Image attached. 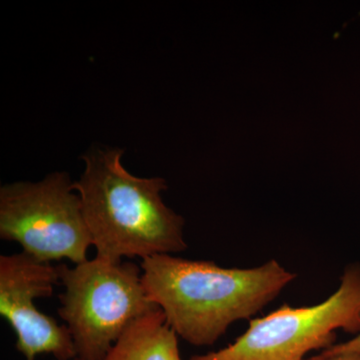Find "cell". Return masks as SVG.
I'll return each instance as SVG.
<instances>
[{"instance_id": "6da1fadb", "label": "cell", "mask_w": 360, "mask_h": 360, "mask_svg": "<svg viewBox=\"0 0 360 360\" xmlns=\"http://www.w3.org/2000/svg\"><path fill=\"white\" fill-rule=\"evenodd\" d=\"M141 267L149 298L179 338L195 347L214 345L234 322L257 314L295 278L276 259L225 269L158 255L142 259Z\"/></svg>"}, {"instance_id": "7a4b0ae2", "label": "cell", "mask_w": 360, "mask_h": 360, "mask_svg": "<svg viewBox=\"0 0 360 360\" xmlns=\"http://www.w3.org/2000/svg\"><path fill=\"white\" fill-rule=\"evenodd\" d=\"M123 153L92 149L82 158L84 174L73 182L96 257L116 264L186 250L184 217L161 198L167 181L132 175L122 165Z\"/></svg>"}, {"instance_id": "3957f363", "label": "cell", "mask_w": 360, "mask_h": 360, "mask_svg": "<svg viewBox=\"0 0 360 360\" xmlns=\"http://www.w3.org/2000/svg\"><path fill=\"white\" fill-rule=\"evenodd\" d=\"M60 285L59 317L70 330L77 357L103 360L132 323L160 309L149 298L142 269L134 262L86 260L56 265Z\"/></svg>"}, {"instance_id": "277c9868", "label": "cell", "mask_w": 360, "mask_h": 360, "mask_svg": "<svg viewBox=\"0 0 360 360\" xmlns=\"http://www.w3.org/2000/svg\"><path fill=\"white\" fill-rule=\"evenodd\" d=\"M338 330L360 333V264L347 266L338 290L311 307L283 305L250 326L226 347L189 360H305L333 347Z\"/></svg>"}, {"instance_id": "5b68a950", "label": "cell", "mask_w": 360, "mask_h": 360, "mask_svg": "<svg viewBox=\"0 0 360 360\" xmlns=\"http://www.w3.org/2000/svg\"><path fill=\"white\" fill-rule=\"evenodd\" d=\"M75 191L66 172L1 186L0 238L18 243L23 252L46 264L86 262L92 238Z\"/></svg>"}, {"instance_id": "8992f818", "label": "cell", "mask_w": 360, "mask_h": 360, "mask_svg": "<svg viewBox=\"0 0 360 360\" xmlns=\"http://www.w3.org/2000/svg\"><path fill=\"white\" fill-rule=\"evenodd\" d=\"M60 285L58 269L27 253L0 257V314L16 335V349L25 360L51 354L54 360L77 357L70 330L42 314L37 298L51 297Z\"/></svg>"}, {"instance_id": "52a82bcc", "label": "cell", "mask_w": 360, "mask_h": 360, "mask_svg": "<svg viewBox=\"0 0 360 360\" xmlns=\"http://www.w3.org/2000/svg\"><path fill=\"white\" fill-rule=\"evenodd\" d=\"M103 360H182L179 335L158 309L135 321Z\"/></svg>"}, {"instance_id": "ba28073f", "label": "cell", "mask_w": 360, "mask_h": 360, "mask_svg": "<svg viewBox=\"0 0 360 360\" xmlns=\"http://www.w3.org/2000/svg\"><path fill=\"white\" fill-rule=\"evenodd\" d=\"M328 354H343V352H360V333L354 335L352 340L345 342L333 345V347L324 349Z\"/></svg>"}, {"instance_id": "9c48e42d", "label": "cell", "mask_w": 360, "mask_h": 360, "mask_svg": "<svg viewBox=\"0 0 360 360\" xmlns=\"http://www.w3.org/2000/svg\"><path fill=\"white\" fill-rule=\"evenodd\" d=\"M310 360H360V352H343V354H328L322 352Z\"/></svg>"}, {"instance_id": "30bf717a", "label": "cell", "mask_w": 360, "mask_h": 360, "mask_svg": "<svg viewBox=\"0 0 360 360\" xmlns=\"http://www.w3.org/2000/svg\"><path fill=\"white\" fill-rule=\"evenodd\" d=\"M71 360H84V359H79V357H75V359H73Z\"/></svg>"}, {"instance_id": "8fae6325", "label": "cell", "mask_w": 360, "mask_h": 360, "mask_svg": "<svg viewBox=\"0 0 360 360\" xmlns=\"http://www.w3.org/2000/svg\"><path fill=\"white\" fill-rule=\"evenodd\" d=\"M305 360H310V359H305Z\"/></svg>"}]
</instances>
